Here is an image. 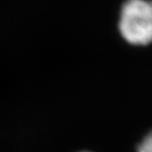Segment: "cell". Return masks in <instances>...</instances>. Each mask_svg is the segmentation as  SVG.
Here are the masks:
<instances>
[{
    "mask_svg": "<svg viewBox=\"0 0 152 152\" xmlns=\"http://www.w3.org/2000/svg\"><path fill=\"white\" fill-rule=\"evenodd\" d=\"M118 28L122 37L132 45L152 43V0H126Z\"/></svg>",
    "mask_w": 152,
    "mask_h": 152,
    "instance_id": "obj_1",
    "label": "cell"
},
{
    "mask_svg": "<svg viewBox=\"0 0 152 152\" xmlns=\"http://www.w3.org/2000/svg\"><path fill=\"white\" fill-rule=\"evenodd\" d=\"M137 152H152V131L139 144Z\"/></svg>",
    "mask_w": 152,
    "mask_h": 152,
    "instance_id": "obj_2",
    "label": "cell"
},
{
    "mask_svg": "<svg viewBox=\"0 0 152 152\" xmlns=\"http://www.w3.org/2000/svg\"><path fill=\"white\" fill-rule=\"evenodd\" d=\"M82 152H88V151H82Z\"/></svg>",
    "mask_w": 152,
    "mask_h": 152,
    "instance_id": "obj_3",
    "label": "cell"
}]
</instances>
